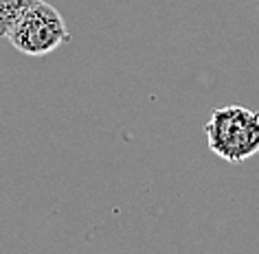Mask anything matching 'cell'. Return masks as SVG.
<instances>
[{"instance_id":"1","label":"cell","mask_w":259,"mask_h":254,"mask_svg":"<svg viewBox=\"0 0 259 254\" xmlns=\"http://www.w3.org/2000/svg\"><path fill=\"white\" fill-rule=\"evenodd\" d=\"M209 149L226 162H244L259 154V112L242 106L213 110L204 125Z\"/></svg>"},{"instance_id":"2","label":"cell","mask_w":259,"mask_h":254,"mask_svg":"<svg viewBox=\"0 0 259 254\" xmlns=\"http://www.w3.org/2000/svg\"><path fill=\"white\" fill-rule=\"evenodd\" d=\"M7 37L16 50L31 57L49 55L55 48H60L62 44L70 42V33L64 16L53 5L44 3V0L35 3L16 22V27L9 31Z\"/></svg>"},{"instance_id":"3","label":"cell","mask_w":259,"mask_h":254,"mask_svg":"<svg viewBox=\"0 0 259 254\" xmlns=\"http://www.w3.org/2000/svg\"><path fill=\"white\" fill-rule=\"evenodd\" d=\"M40 0H0V37H7L16 22Z\"/></svg>"}]
</instances>
